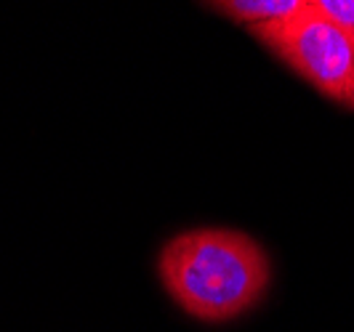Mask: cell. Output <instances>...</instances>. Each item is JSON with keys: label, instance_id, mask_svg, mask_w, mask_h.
Here are the masks:
<instances>
[{"label": "cell", "instance_id": "1", "mask_svg": "<svg viewBox=\"0 0 354 332\" xmlns=\"http://www.w3.org/2000/svg\"><path fill=\"white\" fill-rule=\"evenodd\" d=\"M168 295L195 319L230 322L264 297L272 266L264 247L234 228H195L160 253Z\"/></svg>", "mask_w": 354, "mask_h": 332}, {"label": "cell", "instance_id": "2", "mask_svg": "<svg viewBox=\"0 0 354 332\" xmlns=\"http://www.w3.org/2000/svg\"><path fill=\"white\" fill-rule=\"evenodd\" d=\"M264 48L285 61L296 75L309 80L322 96L354 109V48L346 35L306 0L301 11L248 27Z\"/></svg>", "mask_w": 354, "mask_h": 332}, {"label": "cell", "instance_id": "3", "mask_svg": "<svg viewBox=\"0 0 354 332\" xmlns=\"http://www.w3.org/2000/svg\"><path fill=\"white\" fill-rule=\"evenodd\" d=\"M304 6H306V0H221V3H213L211 8L240 21V24L256 27L264 21L290 17V14L301 11Z\"/></svg>", "mask_w": 354, "mask_h": 332}, {"label": "cell", "instance_id": "4", "mask_svg": "<svg viewBox=\"0 0 354 332\" xmlns=\"http://www.w3.org/2000/svg\"><path fill=\"white\" fill-rule=\"evenodd\" d=\"M317 8L346 35L354 48V0H315Z\"/></svg>", "mask_w": 354, "mask_h": 332}]
</instances>
